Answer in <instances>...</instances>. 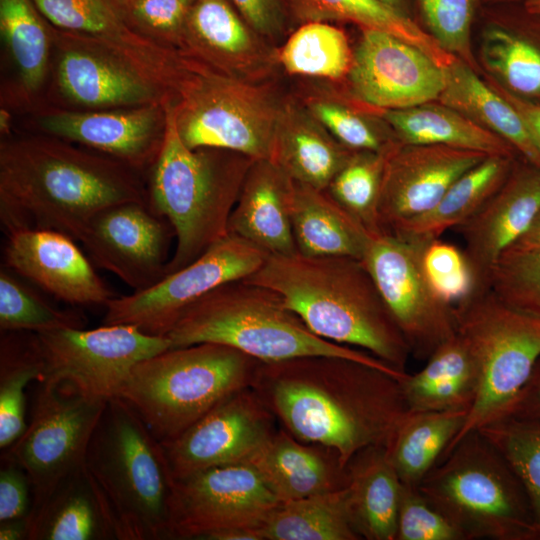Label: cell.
Returning a JSON list of instances; mask_svg holds the SVG:
<instances>
[{"mask_svg": "<svg viewBox=\"0 0 540 540\" xmlns=\"http://www.w3.org/2000/svg\"><path fill=\"white\" fill-rule=\"evenodd\" d=\"M251 387L286 431L333 450L344 468L368 447L386 448L409 412L399 379L339 356L260 362Z\"/></svg>", "mask_w": 540, "mask_h": 540, "instance_id": "obj_1", "label": "cell"}, {"mask_svg": "<svg viewBox=\"0 0 540 540\" xmlns=\"http://www.w3.org/2000/svg\"><path fill=\"white\" fill-rule=\"evenodd\" d=\"M139 174L112 157L46 134L2 141L1 224L6 233L53 230L80 242L105 208L148 202Z\"/></svg>", "mask_w": 540, "mask_h": 540, "instance_id": "obj_2", "label": "cell"}, {"mask_svg": "<svg viewBox=\"0 0 540 540\" xmlns=\"http://www.w3.org/2000/svg\"><path fill=\"white\" fill-rule=\"evenodd\" d=\"M244 280L278 293L319 337L406 371L410 349L361 259L268 255Z\"/></svg>", "mask_w": 540, "mask_h": 540, "instance_id": "obj_3", "label": "cell"}, {"mask_svg": "<svg viewBox=\"0 0 540 540\" xmlns=\"http://www.w3.org/2000/svg\"><path fill=\"white\" fill-rule=\"evenodd\" d=\"M253 161L229 150L187 147L178 134L174 104L166 102L164 141L146 187L149 206L175 233L166 275L229 234V219Z\"/></svg>", "mask_w": 540, "mask_h": 540, "instance_id": "obj_4", "label": "cell"}, {"mask_svg": "<svg viewBox=\"0 0 540 540\" xmlns=\"http://www.w3.org/2000/svg\"><path fill=\"white\" fill-rule=\"evenodd\" d=\"M166 337L172 348L217 343L261 362L328 355L368 364L399 380L407 374L362 349L319 337L278 293L244 279L225 283L190 305Z\"/></svg>", "mask_w": 540, "mask_h": 540, "instance_id": "obj_5", "label": "cell"}, {"mask_svg": "<svg viewBox=\"0 0 540 540\" xmlns=\"http://www.w3.org/2000/svg\"><path fill=\"white\" fill-rule=\"evenodd\" d=\"M84 466L110 509L118 540L171 539L175 481L163 446L122 398L106 402Z\"/></svg>", "mask_w": 540, "mask_h": 540, "instance_id": "obj_6", "label": "cell"}, {"mask_svg": "<svg viewBox=\"0 0 540 540\" xmlns=\"http://www.w3.org/2000/svg\"><path fill=\"white\" fill-rule=\"evenodd\" d=\"M417 487L464 540H540L521 482L478 430L447 450Z\"/></svg>", "mask_w": 540, "mask_h": 540, "instance_id": "obj_7", "label": "cell"}, {"mask_svg": "<svg viewBox=\"0 0 540 540\" xmlns=\"http://www.w3.org/2000/svg\"><path fill=\"white\" fill-rule=\"evenodd\" d=\"M260 362L217 343L171 347L137 363L119 397L165 442L232 393L251 387Z\"/></svg>", "mask_w": 540, "mask_h": 540, "instance_id": "obj_8", "label": "cell"}, {"mask_svg": "<svg viewBox=\"0 0 540 540\" xmlns=\"http://www.w3.org/2000/svg\"><path fill=\"white\" fill-rule=\"evenodd\" d=\"M454 306L457 333L476 363L479 388L463 428L446 451L500 417L540 357V316L508 305L485 285Z\"/></svg>", "mask_w": 540, "mask_h": 540, "instance_id": "obj_9", "label": "cell"}, {"mask_svg": "<svg viewBox=\"0 0 540 540\" xmlns=\"http://www.w3.org/2000/svg\"><path fill=\"white\" fill-rule=\"evenodd\" d=\"M283 100L268 83L238 79L193 59L173 101L178 134L191 148L269 159Z\"/></svg>", "mask_w": 540, "mask_h": 540, "instance_id": "obj_10", "label": "cell"}, {"mask_svg": "<svg viewBox=\"0 0 540 540\" xmlns=\"http://www.w3.org/2000/svg\"><path fill=\"white\" fill-rule=\"evenodd\" d=\"M37 384L25 431L3 450L30 478L32 512L64 477L84 465L90 438L108 401L87 396L65 381L45 379Z\"/></svg>", "mask_w": 540, "mask_h": 540, "instance_id": "obj_11", "label": "cell"}, {"mask_svg": "<svg viewBox=\"0 0 540 540\" xmlns=\"http://www.w3.org/2000/svg\"><path fill=\"white\" fill-rule=\"evenodd\" d=\"M425 244L391 232L371 234L361 259L411 357L422 361L457 334L455 306L441 299L426 277L422 263Z\"/></svg>", "mask_w": 540, "mask_h": 540, "instance_id": "obj_12", "label": "cell"}, {"mask_svg": "<svg viewBox=\"0 0 540 540\" xmlns=\"http://www.w3.org/2000/svg\"><path fill=\"white\" fill-rule=\"evenodd\" d=\"M268 255L229 233L193 262L153 286L111 299L104 306L103 323L133 325L147 334L166 336L190 305L225 283L249 277Z\"/></svg>", "mask_w": 540, "mask_h": 540, "instance_id": "obj_13", "label": "cell"}, {"mask_svg": "<svg viewBox=\"0 0 540 540\" xmlns=\"http://www.w3.org/2000/svg\"><path fill=\"white\" fill-rule=\"evenodd\" d=\"M35 336L44 362L43 380L65 381L105 401L119 397L137 363L172 347L168 337L127 324L65 328Z\"/></svg>", "mask_w": 540, "mask_h": 540, "instance_id": "obj_14", "label": "cell"}, {"mask_svg": "<svg viewBox=\"0 0 540 540\" xmlns=\"http://www.w3.org/2000/svg\"><path fill=\"white\" fill-rule=\"evenodd\" d=\"M279 503L248 463L209 468L175 481L170 538L204 539L236 527L259 530Z\"/></svg>", "mask_w": 540, "mask_h": 540, "instance_id": "obj_15", "label": "cell"}, {"mask_svg": "<svg viewBox=\"0 0 540 540\" xmlns=\"http://www.w3.org/2000/svg\"><path fill=\"white\" fill-rule=\"evenodd\" d=\"M276 420L252 387L232 393L179 436L161 442L174 481L246 463L277 431Z\"/></svg>", "mask_w": 540, "mask_h": 540, "instance_id": "obj_16", "label": "cell"}, {"mask_svg": "<svg viewBox=\"0 0 540 540\" xmlns=\"http://www.w3.org/2000/svg\"><path fill=\"white\" fill-rule=\"evenodd\" d=\"M347 80L355 99L377 110L438 100L445 71L418 47L381 30L361 28Z\"/></svg>", "mask_w": 540, "mask_h": 540, "instance_id": "obj_17", "label": "cell"}, {"mask_svg": "<svg viewBox=\"0 0 540 540\" xmlns=\"http://www.w3.org/2000/svg\"><path fill=\"white\" fill-rule=\"evenodd\" d=\"M172 237L169 221L148 202L127 201L96 214L80 243L93 264L140 291L166 276Z\"/></svg>", "mask_w": 540, "mask_h": 540, "instance_id": "obj_18", "label": "cell"}, {"mask_svg": "<svg viewBox=\"0 0 540 540\" xmlns=\"http://www.w3.org/2000/svg\"><path fill=\"white\" fill-rule=\"evenodd\" d=\"M51 36L58 48L57 86L69 103L104 110L172 101L135 66L95 40L52 25Z\"/></svg>", "mask_w": 540, "mask_h": 540, "instance_id": "obj_19", "label": "cell"}, {"mask_svg": "<svg viewBox=\"0 0 540 540\" xmlns=\"http://www.w3.org/2000/svg\"><path fill=\"white\" fill-rule=\"evenodd\" d=\"M33 1L55 28L95 40L135 66L169 96L175 93L185 58L133 25L128 0Z\"/></svg>", "mask_w": 540, "mask_h": 540, "instance_id": "obj_20", "label": "cell"}, {"mask_svg": "<svg viewBox=\"0 0 540 540\" xmlns=\"http://www.w3.org/2000/svg\"><path fill=\"white\" fill-rule=\"evenodd\" d=\"M166 102L104 110H51L38 117L37 125L46 135L85 146L140 173L150 170L160 153Z\"/></svg>", "mask_w": 540, "mask_h": 540, "instance_id": "obj_21", "label": "cell"}, {"mask_svg": "<svg viewBox=\"0 0 540 540\" xmlns=\"http://www.w3.org/2000/svg\"><path fill=\"white\" fill-rule=\"evenodd\" d=\"M488 155L445 145L403 144L389 149L381 184L384 231L430 210L468 170Z\"/></svg>", "mask_w": 540, "mask_h": 540, "instance_id": "obj_22", "label": "cell"}, {"mask_svg": "<svg viewBox=\"0 0 540 540\" xmlns=\"http://www.w3.org/2000/svg\"><path fill=\"white\" fill-rule=\"evenodd\" d=\"M179 53L223 74L255 83H268L278 64L276 50L230 0L194 1Z\"/></svg>", "mask_w": 540, "mask_h": 540, "instance_id": "obj_23", "label": "cell"}, {"mask_svg": "<svg viewBox=\"0 0 540 540\" xmlns=\"http://www.w3.org/2000/svg\"><path fill=\"white\" fill-rule=\"evenodd\" d=\"M4 267L71 305L105 306L115 294L69 236L53 230L7 233Z\"/></svg>", "mask_w": 540, "mask_h": 540, "instance_id": "obj_24", "label": "cell"}, {"mask_svg": "<svg viewBox=\"0 0 540 540\" xmlns=\"http://www.w3.org/2000/svg\"><path fill=\"white\" fill-rule=\"evenodd\" d=\"M540 211V168L527 162L510 174L466 222L456 228L478 284L492 265L530 227Z\"/></svg>", "mask_w": 540, "mask_h": 540, "instance_id": "obj_25", "label": "cell"}, {"mask_svg": "<svg viewBox=\"0 0 540 540\" xmlns=\"http://www.w3.org/2000/svg\"><path fill=\"white\" fill-rule=\"evenodd\" d=\"M292 185L273 161H253L231 213L229 233L269 255L296 253L290 218Z\"/></svg>", "mask_w": 540, "mask_h": 540, "instance_id": "obj_26", "label": "cell"}, {"mask_svg": "<svg viewBox=\"0 0 540 540\" xmlns=\"http://www.w3.org/2000/svg\"><path fill=\"white\" fill-rule=\"evenodd\" d=\"M280 502L344 488L347 469L337 454L277 430L246 462Z\"/></svg>", "mask_w": 540, "mask_h": 540, "instance_id": "obj_27", "label": "cell"}, {"mask_svg": "<svg viewBox=\"0 0 540 540\" xmlns=\"http://www.w3.org/2000/svg\"><path fill=\"white\" fill-rule=\"evenodd\" d=\"M352 152L301 101L283 100L270 160L292 180L325 190Z\"/></svg>", "mask_w": 540, "mask_h": 540, "instance_id": "obj_28", "label": "cell"}, {"mask_svg": "<svg viewBox=\"0 0 540 540\" xmlns=\"http://www.w3.org/2000/svg\"><path fill=\"white\" fill-rule=\"evenodd\" d=\"M28 540H113L110 509L81 466L64 477L28 520Z\"/></svg>", "mask_w": 540, "mask_h": 540, "instance_id": "obj_29", "label": "cell"}, {"mask_svg": "<svg viewBox=\"0 0 540 540\" xmlns=\"http://www.w3.org/2000/svg\"><path fill=\"white\" fill-rule=\"evenodd\" d=\"M292 181L290 218L297 252L362 259L371 233L326 190Z\"/></svg>", "mask_w": 540, "mask_h": 540, "instance_id": "obj_30", "label": "cell"}, {"mask_svg": "<svg viewBox=\"0 0 540 540\" xmlns=\"http://www.w3.org/2000/svg\"><path fill=\"white\" fill-rule=\"evenodd\" d=\"M346 469L348 507L360 539L395 540L402 482L385 447L360 451Z\"/></svg>", "mask_w": 540, "mask_h": 540, "instance_id": "obj_31", "label": "cell"}, {"mask_svg": "<svg viewBox=\"0 0 540 540\" xmlns=\"http://www.w3.org/2000/svg\"><path fill=\"white\" fill-rule=\"evenodd\" d=\"M409 412L470 410L479 388L476 363L457 333L442 343L423 368L400 381Z\"/></svg>", "mask_w": 540, "mask_h": 540, "instance_id": "obj_32", "label": "cell"}, {"mask_svg": "<svg viewBox=\"0 0 540 540\" xmlns=\"http://www.w3.org/2000/svg\"><path fill=\"white\" fill-rule=\"evenodd\" d=\"M444 71L445 86L438 98L439 103L500 136L526 162L540 168V154L513 105L458 58Z\"/></svg>", "mask_w": 540, "mask_h": 540, "instance_id": "obj_33", "label": "cell"}, {"mask_svg": "<svg viewBox=\"0 0 540 540\" xmlns=\"http://www.w3.org/2000/svg\"><path fill=\"white\" fill-rule=\"evenodd\" d=\"M513 157L487 156L458 178L427 212L394 226L390 232L403 239L428 243L466 222L504 183Z\"/></svg>", "mask_w": 540, "mask_h": 540, "instance_id": "obj_34", "label": "cell"}, {"mask_svg": "<svg viewBox=\"0 0 540 540\" xmlns=\"http://www.w3.org/2000/svg\"><path fill=\"white\" fill-rule=\"evenodd\" d=\"M378 114L403 144L445 145L488 156L513 157L515 151L500 136L441 103L428 102Z\"/></svg>", "mask_w": 540, "mask_h": 540, "instance_id": "obj_35", "label": "cell"}, {"mask_svg": "<svg viewBox=\"0 0 540 540\" xmlns=\"http://www.w3.org/2000/svg\"><path fill=\"white\" fill-rule=\"evenodd\" d=\"M468 410L408 412L387 445L403 484L418 486L463 428Z\"/></svg>", "mask_w": 540, "mask_h": 540, "instance_id": "obj_36", "label": "cell"}, {"mask_svg": "<svg viewBox=\"0 0 540 540\" xmlns=\"http://www.w3.org/2000/svg\"><path fill=\"white\" fill-rule=\"evenodd\" d=\"M292 18L300 24L313 21L351 22L360 29H377L390 33L429 55L442 68L457 58L446 52L438 42L413 22L377 0H286Z\"/></svg>", "mask_w": 540, "mask_h": 540, "instance_id": "obj_37", "label": "cell"}, {"mask_svg": "<svg viewBox=\"0 0 540 540\" xmlns=\"http://www.w3.org/2000/svg\"><path fill=\"white\" fill-rule=\"evenodd\" d=\"M263 540H358L344 488L280 502L259 528Z\"/></svg>", "mask_w": 540, "mask_h": 540, "instance_id": "obj_38", "label": "cell"}, {"mask_svg": "<svg viewBox=\"0 0 540 540\" xmlns=\"http://www.w3.org/2000/svg\"><path fill=\"white\" fill-rule=\"evenodd\" d=\"M44 362L35 333L1 332L0 448L8 449L25 431V392L30 382L42 381Z\"/></svg>", "mask_w": 540, "mask_h": 540, "instance_id": "obj_39", "label": "cell"}, {"mask_svg": "<svg viewBox=\"0 0 540 540\" xmlns=\"http://www.w3.org/2000/svg\"><path fill=\"white\" fill-rule=\"evenodd\" d=\"M278 65L290 75L340 81L347 78L353 50L345 32L329 22L300 24L279 49Z\"/></svg>", "mask_w": 540, "mask_h": 540, "instance_id": "obj_40", "label": "cell"}, {"mask_svg": "<svg viewBox=\"0 0 540 540\" xmlns=\"http://www.w3.org/2000/svg\"><path fill=\"white\" fill-rule=\"evenodd\" d=\"M0 32L27 93L47 75L51 24L33 0H0Z\"/></svg>", "mask_w": 540, "mask_h": 540, "instance_id": "obj_41", "label": "cell"}, {"mask_svg": "<svg viewBox=\"0 0 540 540\" xmlns=\"http://www.w3.org/2000/svg\"><path fill=\"white\" fill-rule=\"evenodd\" d=\"M393 143L379 152L353 151L325 189L371 234L386 232L380 223L379 199L385 162Z\"/></svg>", "mask_w": 540, "mask_h": 540, "instance_id": "obj_42", "label": "cell"}, {"mask_svg": "<svg viewBox=\"0 0 540 540\" xmlns=\"http://www.w3.org/2000/svg\"><path fill=\"white\" fill-rule=\"evenodd\" d=\"M85 318L60 309L36 290L2 267L0 271V330L41 333L65 328H84Z\"/></svg>", "mask_w": 540, "mask_h": 540, "instance_id": "obj_43", "label": "cell"}, {"mask_svg": "<svg viewBox=\"0 0 540 540\" xmlns=\"http://www.w3.org/2000/svg\"><path fill=\"white\" fill-rule=\"evenodd\" d=\"M478 431L500 452L521 482L540 525V423L502 416Z\"/></svg>", "mask_w": 540, "mask_h": 540, "instance_id": "obj_44", "label": "cell"}, {"mask_svg": "<svg viewBox=\"0 0 540 540\" xmlns=\"http://www.w3.org/2000/svg\"><path fill=\"white\" fill-rule=\"evenodd\" d=\"M481 58L504 88L520 97H540V49L501 28L486 31Z\"/></svg>", "mask_w": 540, "mask_h": 540, "instance_id": "obj_45", "label": "cell"}, {"mask_svg": "<svg viewBox=\"0 0 540 540\" xmlns=\"http://www.w3.org/2000/svg\"><path fill=\"white\" fill-rule=\"evenodd\" d=\"M484 285L508 305L540 316V251H505Z\"/></svg>", "mask_w": 540, "mask_h": 540, "instance_id": "obj_46", "label": "cell"}, {"mask_svg": "<svg viewBox=\"0 0 540 540\" xmlns=\"http://www.w3.org/2000/svg\"><path fill=\"white\" fill-rule=\"evenodd\" d=\"M301 102L349 150L379 152L394 142L382 136L359 112L335 96L327 93L307 94Z\"/></svg>", "mask_w": 540, "mask_h": 540, "instance_id": "obj_47", "label": "cell"}, {"mask_svg": "<svg viewBox=\"0 0 540 540\" xmlns=\"http://www.w3.org/2000/svg\"><path fill=\"white\" fill-rule=\"evenodd\" d=\"M418 1L431 36L446 52L476 71L470 39L476 0Z\"/></svg>", "mask_w": 540, "mask_h": 540, "instance_id": "obj_48", "label": "cell"}, {"mask_svg": "<svg viewBox=\"0 0 540 540\" xmlns=\"http://www.w3.org/2000/svg\"><path fill=\"white\" fill-rule=\"evenodd\" d=\"M426 277L436 294L455 305L478 286L476 273L464 251L440 239L425 244L422 255Z\"/></svg>", "mask_w": 540, "mask_h": 540, "instance_id": "obj_49", "label": "cell"}, {"mask_svg": "<svg viewBox=\"0 0 540 540\" xmlns=\"http://www.w3.org/2000/svg\"><path fill=\"white\" fill-rule=\"evenodd\" d=\"M395 540H464V537L417 486L402 483Z\"/></svg>", "mask_w": 540, "mask_h": 540, "instance_id": "obj_50", "label": "cell"}, {"mask_svg": "<svg viewBox=\"0 0 540 540\" xmlns=\"http://www.w3.org/2000/svg\"><path fill=\"white\" fill-rule=\"evenodd\" d=\"M195 0H128L131 22L144 35L179 52L182 32Z\"/></svg>", "mask_w": 540, "mask_h": 540, "instance_id": "obj_51", "label": "cell"}, {"mask_svg": "<svg viewBox=\"0 0 540 540\" xmlns=\"http://www.w3.org/2000/svg\"><path fill=\"white\" fill-rule=\"evenodd\" d=\"M33 508V488L22 466L6 453L1 455L0 523L27 521Z\"/></svg>", "mask_w": 540, "mask_h": 540, "instance_id": "obj_52", "label": "cell"}, {"mask_svg": "<svg viewBox=\"0 0 540 540\" xmlns=\"http://www.w3.org/2000/svg\"><path fill=\"white\" fill-rule=\"evenodd\" d=\"M248 24L266 41L276 43L293 20L286 0H230Z\"/></svg>", "mask_w": 540, "mask_h": 540, "instance_id": "obj_53", "label": "cell"}, {"mask_svg": "<svg viewBox=\"0 0 540 540\" xmlns=\"http://www.w3.org/2000/svg\"><path fill=\"white\" fill-rule=\"evenodd\" d=\"M502 416H511L540 423V357L536 361L527 381L500 417Z\"/></svg>", "mask_w": 540, "mask_h": 540, "instance_id": "obj_54", "label": "cell"}, {"mask_svg": "<svg viewBox=\"0 0 540 540\" xmlns=\"http://www.w3.org/2000/svg\"><path fill=\"white\" fill-rule=\"evenodd\" d=\"M489 83L518 111L540 154V104L526 101L523 97L511 93L502 85L495 84L494 81Z\"/></svg>", "mask_w": 540, "mask_h": 540, "instance_id": "obj_55", "label": "cell"}, {"mask_svg": "<svg viewBox=\"0 0 540 540\" xmlns=\"http://www.w3.org/2000/svg\"><path fill=\"white\" fill-rule=\"evenodd\" d=\"M507 250L540 251V211L526 232Z\"/></svg>", "mask_w": 540, "mask_h": 540, "instance_id": "obj_56", "label": "cell"}, {"mask_svg": "<svg viewBox=\"0 0 540 540\" xmlns=\"http://www.w3.org/2000/svg\"><path fill=\"white\" fill-rule=\"evenodd\" d=\"M206 540H263L256 528L236 527L208 534Z\"/></svg>", "mask_w": 540, "mask_h": 540, "instance_id": "obj_57", "label": "cell"}, {"mask_svg": "<svg viewBox=\"0 0 540 540\" xmlns=\"http://www.w3.org/2000/svg\"><path fill=\"white\" fill-rule=\"evenodd\" d=\"M28 536L27 521L0 523V540H23Z\"/></svg>", "mask_w": 540, "mask_h": 540, "instance_id": "obj_58", "label": "cell"}, {"mask_svg": "<svg viewBox=\"0 0 540 540\" xmlns=\"http://www.w3.org/2000/svg\"><path fill=\"white\" fill-rule=\"evenodd\" d=\"M380 3L392 8L393 10L407 15V0H377Z\"/></svg>", "mask_w": 540, "mask_h": 540, "instance_id": "obj_59", "label": "cell"}, {"mask_svg": "<svg viewBox=\"0 0 540 540\" xmlns=\"http://www.w3.org/2000/svg\"><path fill=\"white\" fill-rule=\"evenodd\" d=\"M526 9L531 14L540 15V0H527Z\"/></svg>", "mask_w": 540, "mask_h": 540, "instance_id": "obj_60", "label": "cell"}]
</instances>
